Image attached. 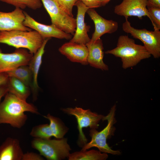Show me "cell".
<instances>
[{
    "label": "cell",
    "mask_w": 160,
    "mask_h": 160,
    "mask_svg": "<svg viewBox=\"0 0 160 160\" xmlns=\"http://www.w3.org/2000/svg\"><path fill=\"white\" fill-rule=\"evenodd\" d=\"M25 112L39 113L33 104L27 103L9 92L0 103V124H9L13 127L20 128L25 124L27 116Z\"/></svg>",
    "instance_id": "1"
},
{
    "label": "cell",
    "mask_w": 160,
    "mask_h": 160,
    "mask_svg": "<svg viewBox=\"0 0 160 160\" xmlns=\"http://www.w3.org/2000/svg\"><path fill=\"white\" fill-rule=\"evenodd\" d=\"M121 58L124 69L136 65L141 60L149 58L151 55L143 45L135 44V40L127 35H121L116 47L105 52Z\"/></svg>",
    "instance_id": "2"
},
{
    "label": "cell",
    "mask_w": 160,
    "mask_h": 160,
    "mask_svg": "<svg viewBox=\"0 0 160 160\" xmlns=\"http://www.w3.org/2000/svg\"><path fill=\"white\" fill-rule=\"evenodd\" d=\"M44 39L36 31L14 30L0 31V43L5 44L16 49H28L35 54L41 46Z\"/></svg>",
    "instance_id": "3"
},
{
    "label": "cell",
    "mask_w": 160,
    "mask_h": 160,
    "mask_svg": "<svg viewBox=\"0 0 160 160\" xmlns=\"http://www.w3.org/2000/svg\"><path fill=\"white\" fill-rule=\"evenodd\" d=\"M116 106L114 105L106 116H104L102 121H107L105 127L101 131L98 132L96 129H91L89 131L91 141L82 146L81 150H87L92 147L97 148L101 152L113 155H119L121 154L119 150H113L108 145L107 140L114 135L115 128L114 125L116 122L115 117Z\"/></svg>",
    "instance_id": "4"
},
{
    "label": "cell",
    "mask_w": 160,
    "mask_h": 160,
    "mask_svg": "<svg viewBox=\"0 0 160 160\" xmlns=\"http://www.w3.org/2000/svg\"><path fill=\"white\" fill-rule=\"evenodd\" d=\"M32 147L49 160H60L68 158L71 150L67 138L42 139L34 138Z\"/></svg>",
    "instance_id": "5"
},
{
    "label": "cell",
    "mask_w": 160,
    "mask_h": 160,
    "mask_svg": "<svg viewBox=\"0 0 160 160\" xmlns=\"http://www.w3.org/2000/svg\"><path fill=\"white\" fill-rule=\"evenodd\" d=\"M122 28L125 33H130L133 38L140 40L146 49L154 58L160 56V31H150L145 29H138L132 27L130 23L125 19Z\"/></svg>",
    "instance_id": "6"
},
{
    "label": "cell",
    "mask_w": 160,
    "mask_h": 160,
    "mask_svg": "<svg viewBox=\"0 0 160 160\" xmlns=\"http://www.w3.org/2000/svg\"><path fill=\"white\" fill-rule=\"evenodd\" d=\"M65 113L74 116L76 118L79 131V143L80 146H84L87 142V139L83 132L84 127L91 129L98 128L99 122L103 120L104 116L91 111L90 109L85 110L80 107L68 108H63Z\"/></svg>",
    "instance_id": "7"
},
{
    "label": "cell",
    "mask_w": 160,
    "mask_h": 160,
    "mask_svg": "<svg viewBox=\"0 0 160 160\" xmlns=\"http://www.w3.org/2000/svg\"><path fill=\"white\" fill-rule=\"evenodd\" d=\"M48 13L52 24L64 32L74 35L76 20L60 8L53 0H41Z\"/></svg>",
    "instance_id": "8"
},
{
    "label": "cell",
    "mask_w": 160,
    "mask_h": 160,
    "mask_svg": "<svg viewBox=\"0 0 160 160\" xmlns=\"http://www.w3.org/2000/svg\"><path fill=\"white\" fill-rule=\"evenodd\" d=\"M33 54L26 49H17L10 53H3L0 49V73H7L23 65H28Z\"/></svg>",
    "instance_id": "9"
},
{
    "label": "cell",
    "mask_w": 160,
    "mask_h": 160,
    "mask_svg": "<svg viewBox=\"0 0 160 160\" xmlns=\"http://www.w3.org/2000/svg\"><path fill=\"white\" fill-rule=\"evenodd\" d=\"M25 19L24 25L38 32L44 39L54 37L59 39H71L72 35L67 33L52 24L48 25L40 23L33 19L27 12H24Z\"/></svg>",
    "instance_id": "10"
},
{
    "label": "cell",
    "mask_w": 160,
    "mask_h": 160,
    "mask_svg": "<svg viewBox=\"0 0 160 160\" xmlns=\"http://www.w3.org/2000/svg\"><path fill=\"white\" fill-rule=\"evenodd\" d=\"M147 0H123L121 3L115 6L114 12L116 15L128 19L135 16L140 19L146 16L151 20L147 9Z\"/></svg>",
    "instance_id": "11"
},
{
    "label": "cell",
    "mask_w": 160,
    "mask_h": 160,
    "mask_svg": "<svg viewBox=\"0 0 160 160\" xmlns=\"http://www.w3.org/2000/svg\"><path fill=\"white\" fill-rule=\"evenodd\" d=\"M25 17L24 11L17 7L10 12L0 11V31L14 30L31 31V28L23 24Z\"/></svg>",
    "instance_id": "12"
},
{
    "label": "cell",
    "mask_w": 160,
    "mask_h": 160,
    "mask_svg": "<svg viewBox=\"0 0 160 160\" xmlns=\"http://www.w3.org/2000/svg\"><path fill=\"white\" fill-rule=\"evenodd\" d=\"M75 5L77 8L76 28L74 36L70 41L86 44L91 39L88 34L90 26L87 25L84 21L85 14L89 8L80 0L77 1Z\"/></svg>",
    "instance_id": "13"
},
{
    "label": "cell",
    "mask_w": 160,
    "mask_h": 160,
    "mask_svg": "<svg viewBox=\"0 0 160 160\" xmlns=\"http://www.w3.org/2000/svg\"><path fill=\"white\" fill-rule=\"evenodd\" d=\"M86 12L93 21L95 25V31L92 35L91 41H95L105 34L112 33L117 30L119 25L117 22L105 19L94 8H89Z\"/></svg>",
    "instance_id": "14"
},
{
    "label": "cell",
    "mask_w": 160,
    "mask_h": 160,
    "mask_svg": "<svg viewBox=\"0 0 160 160\" xmlns=\"http://www.w3.org/2000/svg\"><path fill=\"white\" fill-rule=\"evenodd\" d=\"M58 50L72 62L79 63L84 65L88 64L87 61L88 51L86 44L70 41L63 44Z\"/></svg>",
    "instance_id": "15"
},
{
    "label": "cell",
    "mask_w": 160,
    "mask_h": 160,
    "mask_svg": "<svg viewBox=\"0 0 160 160\" xmlns=\"http://www.w3.org/2000/svg\"><path fill=\"white\" fill-rule=\"evenodd\" d=\"M88 51L87 61L90 66L103 71L108 70L104 62V52L102 40L100 38L95 41L90 40L86 44Z\"/></svg>",
    "instance_id": "16"
},
{
    "label": "cell",
    "mask_w": 160,
    "mask_h": 160,
    "mask_svg": "<svg viewBox=\"0 0 160 160\" xmlns=\"http://www.w3.org/2000/svg\"><path fill=\"white\" fill-rule=\"evenodd\" d=\"M23 153L16 139L8 137L0 146V160H22Z\"/></svg>",
    "instance_id": "17"
},
{
    "label": "cell",
    "mask_w": 160,
    "mask_h": 160,
    "mask_svg": "<svg viewBox=\"0 0 160 160\" xmlns=\"http://www.w3.org/2000/svg\"><path fill=\"white\" fill-rule=\"evenodd\" d=\"M50 39L47 38L44 39L41 46L33 55L28 65L32 76V82L31 87L34 99L36 97L37 91L39 88L37 78L42 63V56L45 52V46Z\"/></svg>",
    "instance_id": "18"
},
{
    "label": "cell",
    "mask_w": 160,
    "mask_h": 160,
    "mask_svg": "<svg viewBox=\"0 0 160 160\" xmlns=\"http://www.w3.org/2000/svg\"><path fill=\"white\" fill-rule=\"evenodd\" d=\"M7 85L8 92L23 100L26 101L30 94V87L15 77L9 76Z\"/></svg>",
    "instance_id": "19"
},
{
    "label": "cell",
    "mask_w": 160,
    "mask_h": 160,
    "mask_svg": "<svg viewBox=\"0 0 160 160\" xmlns=\"http://www.w3.org/2000/svg\"><path fill=\"white\" fill-rule=\"evenodd\" d=\"M108 157L107 153L91 150L75 152L70 154L68 158L69 160H105Z\"/></svg>",
    "instance_id": "20"
},
{
    "label": "cell",
    "mask_w": 160,
    "mask_h": 160,
    "mask_svg": "<svg viewBox=\"0 0 160 160\" xmlns=\"http://www.w3.org/2000/svg\"><path fill=\"white\" fill-rule=\"evenodd\" d=\"M7 73L9 76L15 77L28 86L31 87L32 76L28 65L20 66Z\"/></svg>",
    "instance_id": "21"
},
{
    "label": "cell",
    "mask_w": 160,
    "mask_h": 160,
    "mask_svg": "<svg viewBox=\"0 0 160 160\" xmlns=\"http://www.w3.org/2000/svg\"><path fill=\"white\" fill-rule=\"evenodd\" d=\"M44 117L49 121V126L53 136L57 139L63 138L68 129L58 118L48 114Z\"/></svg>",
    "instance_id": "22"
},
{
    "label": "cell",
    "mask_w": 160,
    "mask_h": 160,
    "mask_svg": "<svg viewBox=\"0 0 160 160\" xmlns=\"http://www.w3.org/2000/svg\"><path fill=\"white\" fill-rule=\"evenodd\" d=\"M0 1L22 9L28 7L36 10L40 8L42 5L41 0H0Z\"/></svg>",
    "instance_id": "23"
},
{
    "label": "cell",
    "mask_w": 160,
    "mask_h": 160,
    "mask_svg": "<svg viewBox=\"0 0 160 160\" xmlns=\"http://www.w3.org/2000/svg\"><path fill=\"white\" fill-rule=\"evenodd\" d=\"M30 135L34 138L49 139L53 136L52 130L48 124H40L33 127Z\"/></svg>",
    "instance_id": "24"
},
{
    "label": "cell",
    "mask_w": 160,
    "mask_h": 160,
    "mask_svg": "<svg viewBox=\"0 0 160 160\" xmlns=\"http://www.w3.org/2000/svg\"><path fill=\"white\" fill-rule=\"evenodd\" d=\"M147 9L151 18L154 30L160 29V7L155 6L148 2Z\"/></svg>",
    "instance_id": "25"
},
{
    "label": "cell",
    "mask_w": 160,
    "mask_h": 160,
    "mask_svg": "<svg viewBox=\"0 0 160 160\" xmlns=\"http://www.w3.org/2000/svg\"><path fill=\"white\" fill-rule=\"evenodd\" d=\"M61 9L70 16L73 17V7L78 0H53Z\"/></svg>",
    "instance_id": "26"
},
{
    "label": "cell",
    "mask_w": 160,
    "mask_h": 160,
    "mask_svg": "<svg viewBox=\"0 0 160 160\" xmlns=\"http://www.w3.org/2000/svg\"><path fill=\"white\" fill-rule=\"evenodd\" d=\"M89 8H94L104 6L103 0H80Z\"/></svg>",
    "instance_id": "27"
},
{
    "label": "cell",
    "mask_w": 160,
    "mask_h": 160,
    "mask_svg": "<svg viewBox=\"0 0 160 160\" xmlns=\"http://www.w3.org/2000/svg\"><path fill=\"white\" fill-rule=\"evenodd\" d=\"M44 158L40 154L33 152L23 153L22 160H43Z\"/></svg>",
    "instance_id": "28"
},
{
    "label": "cell",
    "mask_w": 160,
    "mask_h": 160,
    "mask_svg": "<svg viewBox=\"0 0 160 160\" xmlns=\"http://www.w3.org/2000/svg\"><path fill=\"white\" fill-rule=\"evenodd\" d=\"M9 76L7 73H0V87L7 84Z\"/></svg>",
    "instance_id": "29"
},
{
    "label": "cell",
    "mask_w": 160,
    "mask_h": 160,
    "mask_svg": "<svg viewBox=\"0 0 160 160\" xmlns=\"http://www.w3.org/2000/svg\"><path fill=\"white\" fill-rule=\"evenodd\" d=\"M8 92V89L7 84L2 85L0 87V103L2 97L4 96Z\"/></svg>",
    "instance_id": "30"
},
{
    "label": "cell",
    "mask_w": 160,
    "mask_h": 160,
    "mask_svg": "<svg viewBox=\"0 0 160 160\" xmlns=\"http://www.w3.org/2000/svg\"><path fill=\"white\" fill-rule=\"evenodd\" d=\"M148 2L151 4L160 7V0H147Z\"/></svg>",
    "instance_id": "31"
},
{
    "label": "cell",
    "mask_w": 160,
    "mask_h": 160,
    "mask_svg": "<svg viewBox=\"0 0 160 160\" xmlns=\"http://www.w3.org/2000/svg\"><path fill=\"white\" fill-rule=\"evenodd\" d=\"M104 6H105L106 4L108 3L111 0H103Z\"/></svg>",
    "instance_id": "32"
}]
</instances>
